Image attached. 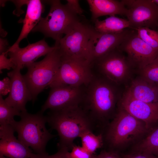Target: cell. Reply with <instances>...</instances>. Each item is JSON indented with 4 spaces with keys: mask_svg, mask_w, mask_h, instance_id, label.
Returning <instances> with one entry per match:
<instances>
[{
    "mask_svg": "<svg viewBox=\"0 0 158 158\" xmlns=\"http://www.w3.org/2000/svg\"><path fill=\"white\" fill-rule=\"evenodd\" d=\"M130 28L117 33H101L95 29L89 40L88 52L90 62L117 48L128 33Z\"/></svg>",
    "mask_w": 158,
    "mask_h": 158,
    "instance_id": "14",
    "label": "cell"
},
{
    "mask_svg": "<svg viewBox=\"0 0 158 158\" xmlns=\"http://www.w3.org/2000/svg\"><path fill=\"white\" fill-rule=\"evenodd\" d=\"M21 112L8 105L0 95V125L9 124L13 121L14 117L20 116Z\"/></svg>",
    "mask_w": 158,
    "mask_h": 158,
    "instance_id": "25",
    "label": "cell"
},
{
    "mask_svg": "<svg viewBox=\"0 0 158 158\" xmlns=\"http://www.w3.org/2000/svg\"><path fill=\"white\" fill-rule=\"evenodd\" d=\"M139 71L140 77L158 88V56Z\"/></svg>",
    "mask_w": 158,
    "mask_h": 158,
    "instance_id": "24",
    "label": "cell"
},
{
    "mask_svg": "<svg viewBox=\"0 0 158 158\" xmlns=\"http://www.w3.org/2000/svg\"><path fill=\"white\" fill-rule=\"evenodd\" d=\"M152 1L158 6V0H152Z\"/></svg>",
    "mask_w": 158,
    "mask_h": 158,
    "instance_id": "35",
    "label": "cell"
},
{
    "mask_svg": "<svg viewBox=\"0 0 158 158\" xmlns=\"http://www.w3.org/2000/svg\"><path fill=\"white\" fill-rule=\"evenodd\" d=\"M71 151H68V158H95L96 155L88 152L82 146L74 145Z\"/></svg>",
    "mask_w": 158,
    "mask_h": 158,
    "instance_id": "27",
    "label": "cell"
},
{
    "mask_svg": "<svg viewBox=\"0 0 158 158\" xmlns=\"http://www.w3.org/2000/svg\"><path fill=\"white\" fill-rule=\"evenodd\" d=\"M55 48L41 61L27 66L28 71L23 76L30 92L34 102L38 95L51 82L59 68L61 56L59 42H55Z\"/></svg>",
    "mask_w": 158,
    "mask_h": 158,
    "instance_id": "6",
    "label": "cell"
},
{
    "mask_svg": "<svg viewBox=\"0 0 158 158\" xmlns=\"http://www.w3.org/2000/svg\"><path fill=\"white\" fill-rule=\"evenodd\" d=\"M27 9L25 18L20 19V23L23 25L20 35L15 43L10 48L19 46V44L23 39L27 38L29 33L39 23L44 8L41 1L39 0H26Z\"/></svg>",
    "mask_w": 158,
    "mask_h": 158,
    "instance_id": "18",
    "label": "cell"
},
{
    "mask_svg": "<svg viewBox=\"0 0 158 158\" xmlns=\"http://www.w3.org/2000/svg\"><path fill=\"white\" fill-rule=\"evenodd\" d=\"M82 146L90 153L95 154L96 151L104 145L103 134H95L90 130L84 132L80 137Z\"/></svg>",
    "mask_w": 158,
    "mask_h": 158,
    "instance_id": "23",
    "label": "cell"
},
{
    "mask_svg": "<svg viewBox=\"0 0 158 158\" xmlns=\"http://www.w3.org/2000/svg\"><path fill=\"white\" fill-rule=\"evenodd\" d=\"M67 3L65 5L73 13L79 16H82L84 12L77 0H67Z\"/></svg>",
    "mask_w": 158,
    "mask_h": 158,
    "instance_id": "30",
    "label": "cell"
},
{
    "mask_svg": "<svg viewBox=\"0 0 158 158\" xmlns=\"http://www.w3.org/2000/svg\"><path fill=\"white\" fill-rule=\"evenodd\" d=\"M20 119L10 124L18 134V139L26 146L31 147L35 154H43L49 141L55 137L47 129L46 116L40 111L32 114L21 112Z\"/></svg>",
    "mask_w": 158,
    "mask_h": 158,
    "instance_id": "4",
    "label": "cell"
},
{
    "mask_svg": "<svg viewBox=\"0 0 158 158\" xmlns=\"http://www.w3.org/2000/svg\"><path fill=\"white\" fill-rule=\"evenodd\" d=\"M55 47V45L49 46L45 40L42 39L35 43L29 44L23 48L19 46L13 48L9 47L4 53L9 56L16 68L21 69L35 62L40 57L46 55Z\"/></svg>",
    "mask_w": 158,
    "mask_h": 158,
    "instance_id": "15",
    "label": "cell"
},
{
    "mask_svg": "<svg viewBox=\"0 0 158 158\" xmlns=\"http://www.w3.org/2000/svg\"><path fill=\"white\" fill-rule=\"evenodd\" d=\"M95 29L83 17L59 42V49L63 58L87 62L90 63L88 45Z\"/></svg>",
    "mask_w": 158,
    "mask_h": 158,
    "instance_id": "7",
    "label": "cell"
},
{
    "mask_svg": "<svg viewBox=\"0 0 158 158\" xmlns=\"http://www.w3.org/2000/svg\"><path fill=\"white\" fill-rule=\"evenodd\" d=\"M54 154L49 155L47 153L43 154L33 153L30 158H68L67 154L68 151L64 148L58 149Z\"/></svg>",
    "mask_w": 158,
    "mask_h": 158,
    "instance_id": "28",
    "label": "cell"
},
{
    "mask_svg": "<svg viewBox=\"0 0 158 158\" xmlns=\"http://www.w3.org/2000/svg\"><path fill=\"white\" fill-rule=\"evenodd\" d=\"M9 124L0 126V155L9 158H30L32 150L17 139Z\"/></svg>",
    "mask_w": 158,
    "mask_h": 158,
    "instance_id": "17",
    "label": "cell"
},
{
    "mask_svg": "<svg viewBox=\"0 0 158 158\" xmlns=\"http://www.w3.org/2000/svg\"><path fill=\"white\" fill-rule=\"evenodd\" d=\"M7 55L4 53L0 55V72H2V70L4 69H13L16 68L15 66L11 59L7 57Z\"/></svg>",
    "mask_w": 158,
    "mask_h": 158,
    "instance_id": "29",
    "label": "cell"
},
{
    "mask_svg": "<svg viewBox=\"0 0 158 158\" xmlns=\"http://www.w3.org/2000/svg\"><path fill=\"white\" fill-rule=\"evenodd\" d=\"M21 69L16 67L7 73L11 82V91L8 96L5 99L9 106L20 112L26 111L25 108L28 102L32 101L30 92L26 83Z\"/></svg>",
    "mask_w": 158,
    "mask_h": 158,
    "instance_id": "16",
    "label": "cell"
},
{
    "mask_svg": "<svg viewBox=\"0 0 158 158\" xmlns=\"http://www.w3.org/2000/svg\"><path fill=\"white\" fill-rule=\"evenodd\" d=\"M11 82L10 79L6 77L0 81V95L5 96L9 93Z\"/></svg>",
    "mask_w": 158,
    "mask_h": 158,
    "instance_id": "31",
    "label": "cell"
},
{
    "mask_svg": "<svg viewBox=\"0 0 158 158\" xmlns=\"http://www.w3.org/2000/svg\"><path fill=\"white\" fill-rule=\"evenodd\" d=\"M93 23L95 30L101 33H117L126 29L130 28L128 20L115 16H110L102 20L97 19Z\"/></svg>",
    "mask_w": 158,
    "mask_h": 158,
    "instance_id": "21",
    "label": "cell"
},
{
    "mask_svg": "<svg viewBox=\"0 0 158 158\" xmlns=\"http://www.w3.org/2000/svg\"><path fill=\"white\" fill-rule=\"evenodd\" d=\"M121 157L122 158H158L150 154L136 152L123 154Z\"/></svg>",
    "mask_w": 158,
    "mask_h": 158,
    "instance_id": "33",
    "label": "cell"
},
{
    "mask_svg": "<svg viewBox=\"0 0 158 158\" xmlns=\"http://www.w3.org/2000/svg\"><path fill=\"white\" fill-rule=\"evenodd\" d=\"M118 86L100 76L93 74L85 85L80 107L88 116L94 131L107 125L116 112V104L121 97Z\"/></svg>",
    "mask_w": 158,
    "mask_h": 158,
    "instance_id": "1",
    "label": "cell"
},
{
    "mask_svg": "<svg viewBox=\"0 0 158 158\" xmlns=\"http://www.w3.org/2000/svg\"><path fill=\"white\" fill-rule=\"evenodd\" d=\"M118 102V107L143 122L149 131L158 122V102L148 103L137 99L126 90Z\"/></svg>",
    "mask_w": 158,
    "mask_h": 158,
    "instance_id": "13",
    "label": "cell"
},
{
    "mask_svg": "<svg viewBox=\"0 0 158 158\" xmlns=\"http://www.w3.org/2000/svg\"><path fill=\"white\" fill-rule=\"evenodd\" d=\"M118 48L126 54L127 59L133 68L139 70L158 56V51L142 40L136 30L131 28Z\"/></svg>",
    "mask_w": 158,
    "mask_h": 158,
    "instance_id": "10",
    "label": "cell"
},
{
    "mask_svg": "<svg viewBox=\"0 0 158 158\" xmlns=\"http://www.w3.org/2000/svg\"><path fill=\"white\" fill-rule=\"evenodd\" d=\"M50 6L49 11L40 21L32 32H40L46 37H50L59 42L63 34L70 32L83 17L72 12L60 0L47 1Z\"/></svg>",
    "mask_w": 158,
    "mask_h": 158,
    "instance_id": "5",
    "label": "cell"
},
{
    "mask_svg": "<svg viewBox=\"0 0 158 158\" xmlns=\"http://www.w3.org/2000/svg\"><path fill=\"white\" fill-rule=\"evenodd\" d=\"M93 76L90 63L61 57L60 66L48 87L81 86L87 85Z\"/></svg>",
    "mask_w": 158,
    "mask_h": 158,
    "instance_id": "9",
    "label": "cell"
},
{
    "mask_svg": "<svg viewBox=\"0 0 158 158\" xmlns=\"http://www.w3.org/2000/svg\"><path fill=\"white\" fill-rule=\"evenodd\" d=\"M95 158H122V157L117 152L104 150H102L99 154L96 155Z\"/></svg>",
    "mask_w": 158,
    "mask_h": 158,
    "instance_id": "32",
    "label": "cell"
},
{
    "mask_svg": "<svg viewBox=\"0 0 158 158\" xmlns=\"http://www.w3.org/2000/svg\"><path fill=\"white\" fill-rule=\"evenodd\" d=\"M135 152L147 153L158 157V127L134 146L132 152Z\"/></svg>",
    "mask_w": 158,
    "mask_h": 158,
    "instance_id": "22",
    "label": "cell"
},
{
    "mask_svg": "<svg viewBox=\"0 0 158 158\" xmlns=\"http://www.w3.org/2000/svg\"><path fill=\"white\" fill-rule=\"evenodd\" d=\"M145 124L118 107L112 121L102 134L108 151H115L133 142L149 132Z\"/></svg>",
    "mask_w": 158,
    "mask_h": 158,
    "instance_id": "3",
    "label": "cell"
},
{
    "mask_svg": "<svg viewBox=\"0 0 158 158\" xmlns=\"http://www.w3.org/2000/svg\"><path fill=\"white\" fill-rule=\"evenodd\" d=\"M8 45V41L6 39L0 38V54L6 53L8 48L7 46Z\"/></svg>",
    "mask_w": 158,
    "mask_h": 158,
    "instance_id": "34",
    "label": "cell"
},
{
    "mask_svg": "<svg viewBox=\"0 0 158 158\" xmlns=\"http://www.w3.org/2000/svg\"><path fill=\"white\" fill-rule=\"evenodd\" d=\"M126 91L137 99L148 103L158 102V88L141 77L133 80Z\"/></svg>",
    "mask_w": 158,
    "mask_h": 158,
    "instance_id": "20",
    "label": "cell"
},
{
    "mask_svg": "<svg viewBox=\"0 0 158 158\" xmlns=\"http://www.w3.org/2000/svg\"><path fill=\"white\" fill-rule=\"evenodd\" d=\"M85 85L79 87L63 85L50 88L48 97L40 111L47 109L58 110L80 106L83 101Z\"/></svg>",
    "mask_w": 158,
    "mask_h": 158,
    "instance_id": "12",
    "label": "cell"
},
{
    "mask_svg": "<svg viewBox=\"0 0 158 158\" xmlns=\"http://www.w3.org/2000/svg\"><path fill=\"white\" fill-rule=\"evenodd\" d=\"M135 30H136L139 37L142 40L158 51V31L147 27Z\"/></svg>",
    "mask_w": 158,
    "mask_h": 158,
    "instance_id": "26",
    "label": "cell"
},
{
    "mask_svg": "<svg viewBox=\"0 0 158 158\" xmlns=\"http://www.w3.org/2000/svg\"><path fill=\"white\" fill-rule=\"evenodd\" d=\"M92 23L101 16L116 15L125 16L127 9L121 1L116 0H87Z\"/></svg>",
    "mask_w": 158,
    "mask_h": 158,
    "instance_id": "19",
    "label": "cell"
},
{
    "mask_svg": "<svg viewBox=\"0 0 158 158\" xmlns=\"http://www.w3.org/2000/svg\"><path fill=\"white\" fill-rule=\"evenodd\" d=\"M47 123L56 130L59 137L58 149L71 150L75 145L74 140L85 131H94L87 114L80 106L50 111L46 116Z\"/></svg>",
    "mask_w": 158,
    "mask_h": 158,
    "instance_id": "2",
    "label": "cell"
},
{
    "mask_svg": "<svg viewBox=\"0 0 158 158\" xmlns=\"http://www.w3.org/2000/svg\"><path fill=\"white\" fill-rule=\"evenodd\" d=\"M118 47L90 63L93 74L118 86L129 78L133 67Z\"/></svg>",
    "mask_w": 158,
    "mask_h": 158,
    "instance_id": "8",
    "label": "cell"
},
{
    "mask_svg": "<svg viewBox=\"0 0 158 158\" xmlns=\"http://www.w3.org/2000/svg\"><path fill=\"white\" fill-rule=\"evenodd\" d=\"M157 27V28L158 29V23Z\"/></svg>",
    "mask_w": 158,
    "mask_h": 158,
    "instance_id": "37",
    "label": "cell"
},
{
    "mask_svg": "<svg viewBox=\"0 0 158 158\" xmlns=\"http://www.w3.org/2000/svg\"><path fill=\"white\" fill-rule=\"evenodd\" d=\"M127 9L126 16L130 28L142 27L151 29L157 27L158 23V6L152 0H121Z\"/></svg>",
    "mask_w": 158,
    "mask_h": 158,
    "instance_id": "11",
    "label": "cell"
},
{
    "mask_svg": "<svg viewBox=\"0 0 158 158\" xmlns=\"http://www.w3.org/2000/svg\"><path fill=\"white\" fill-rule=\"evenodd\" d=\"M0 158H8V157H6L4 156L0 155Z\"/></svg>",
    "mask_w": 158,
    "mask_h": 158,
    "instance_id": "36",
    "label": "cell"
}]
</instances>
